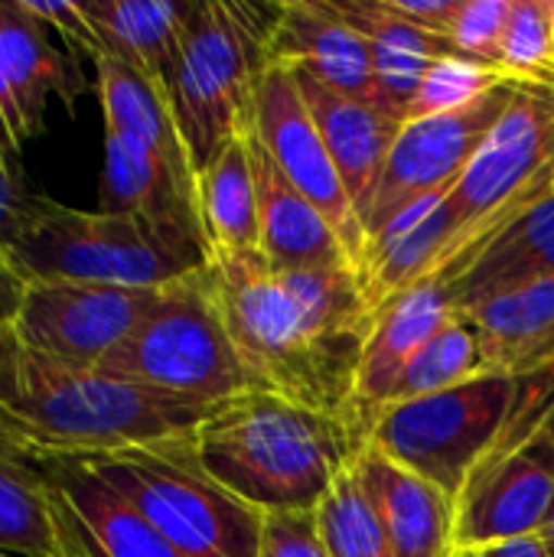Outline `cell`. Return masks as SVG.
Returning <instances> with one entry per match:
<instances>
[{"instance_id":"obj_39","label":"cell","mask_w":554,"mask_h":557,"mask_svg":"<svg viewBox=\"0 0 554 557\" xmlns=\"http://www.w3.org/2000/svg\"><path fill=\"white\" fill-rule=\"evenodd\" d=\"M389 3L398 16L438 36H451L454 20L464 7V0H389Z\"/></svg>"},{"instance_id":"obj_18","label":"cell","mask_w":554,"mask_h":557,"mask_svg":"<svg viewBox=\"0 0 554 557\" xmlns=\"http://www.w3.org/2000/svg\"><path fill=\"white\" fill-rule=\"evenodd\" d=\"M255 176L258 196V251L278 271H317V268H346L353 264L349 251L336 238L333 225L317 212V206L274 166L251 121L238 131ZM356 268V264H353Z\"/></svg>"},{"instance_id":"obj_43","label":"cell","mask_w":554,"mask_h":557,"mask_svg":"<svg viewBox=\"0 0 554 557\" xmlns=\"http://www.w3.org/2000/svg\"><path fill=\"white\" fill-rule=\"evenodd\" d=\"M552 26H554V0H552Z\"/></svg>"},{"instance_id":"obj_40","label":"cell","mask_w":554,"mask_h":557,"mask_svg":"<svg viewBox=\"0 0 554 557\" xmlns=\"http://www.w3.org/2000/svg\"><path fill=\"white\" fill-rule=\"evenodd\" d=\"M26 290H29V281L10 261V255L0 251V336L13 333L16 317H20L23 300H26Z\"/></svg>"},{"instance_id":"obj_32","label":"cell","mask_w":554,"mask_h":557,"mask_svg":"<svg viewBox=\"0 0 554 557\" xmlns=\"http://www.w3.org/2000/svg\"><path fill=\"white\" fill-rule=\"evenodd\" d=\"M500 69L519 82L554 85L552 0H513L500 42Z\"/></svg>"},{"instance_id":"obj_1","label":"cell","mask_w":554,"mask_h":557,"mask_svg":"<svg viewBox=\"0 0 554 557\" xmlns=\"http://www.w3.org/2000/svg\"><path fill=\"white\" fill-rule=\"evenodd\" d=\"M202 274L258 392L362 431L356 372L372 313L353 264L278 271L261 251H229L209 255Z\"/></svg>"},{"instance_id":"obj_13","label":"cell","mask_w":554,"mask_h":557,"mask_svg":"<svg viewBox=\"0 0 554 557\" xmlns=\"http://www.w3.org/2000/svg\"><path fill=\"white\" fill-rule=\"evenodd\" d=\"M251 127L271 153L274 166L317 206L349 251L353 264L366 248L359 212L343 186V176L310 117V108L287 65H268L255 85Z\"/></svg>"},{"instance_id":"obj_34","label":"cell","mask_w":554,"mask_h":557,"mask_svg":"<svg viewBox=\"0 0 554 557\" xmlns=\"http://www.w3.org/2000/svg\"><path fill=\"white\" fill-rule=\"evenodd\" d=\"M509 13H513V0H464L460 13L454 20L451 39L470 62L503 72L500 69V42H503Z\"/></svg>"},{"instance_id":"obj_19","label":"cell","mask_w":554,"mask_h":557,"mask_svg":"<svg viewBox=\"0 0 554 557\" xmlns=\"http://www.w3.org/2000/svg\"><path fill=\"white\" fill-rule=\"evenodd\" d=\"M307 108L310 117L317 121V131L343 176V186L359 212L372 202V193L382 180L385 160L402 134V124L389 114H382L372 101L346 95L340 88H330L327 82H320L313 72L300 69V65H287Z\"/></svg>"},{"instance_id":"obj_29","label":"cell","mask_w":554,"mask_h":557,"mask_svg":"<svg viewBox=\"0 0 554 557\" xmlns=\"http://www.w3.org/2000/svg\"><path fill=\"white\" fill-rule=\"evenodd\" d=\"M0 555L65 557L49 486L20 457L0 450Z\"/></svg>"},{"instance_id":"obj_37","label":"cell","mask_w":554,"mask_h":557,"mask_svg":"<svg viewBox=\"0 0 554 557\" xmlns=\"http://www.w3.org/2000/svg\"><path fill=\"white\" fill-rule=\"evenodd\" d=\"M509 421L545 434L554 444V362L542 372L519 379V395Z\"/></svg>"},{"instance_id":"obj_27","label":"cell","mask_w":554,"mask_h":557,"mask_svg":"<svg viewBox=\"0 0 554 557\" xmlns=\"http://www.w3.org/2000/svg\"><path fill=\"white\" fill-rule=\"evenodd\" d=\"M98 72V95L104 111V131L124 134L150 150H157L167 163H173L180 173L196 176V166L189 160V150L183 144L167 85L111 59L101 55L95 62Z\"/></svg>"},{"instance_id":"obj_15","label":"cell","mask_w":554,"mask_h":557,"mask_svg":"<svg viewBox=\"0 0 554 557\" xmlns=\"http://www.w3.org/2000/svg\"><path fill=\"white\" fill-rule=\"evenodd\" d=\"M49 486L65 555L180 557L167 539L82 457H20Z\"/></svg>"},{"instance_id":"obj_30","label":"cell","mask_w":554,"mask_h":557,"mask_svg":"<svg viewBox=\"0 0 554 557\" xmlns=\"http://www.w3.org/2000/svg\"><path fill=\"white\" fill-rule=\"evenodd\" d=\"M477 375H483L480 336H477V330H473V323L467 317H457L447 326H441L415 352V359L405 366V372L395 382V388H392V395H389L385 405L411 401V398H424V395H438V392L467 385Z\"/></svg>"},{"instance_id":"obj_21","label":"cell","mask_w":554,"mask_h":557,"mask_svg":"<svg viewBox=\"0 0 554 557\" xmlns=\"http://www.w3.org/2000/svg\"><path fill=\"white\" fill-rule=\"evenodd\" d=\"M353 470L379 512L395 557H457L454 499L415 470L362 444Z\"/></svg>"},{"instance_id":"obj_35","label":"cell","mask_w":554,"mask_h":557,"mask_svg":"<svg viewBox=\"0 0 554 557\" xmlns=\"http://www.w3.org/2000/svg\"><path fill=\"white\" fill-rule=\"evenodd\" d=\"M258 557H330L317 509L313 512H264Z\"/></svg>"},{"instance_id":"obj_28","label":"cell","mask_w":554,"mask_h":557,"mask_svg":"<svg viewBox=\"0 0 554 557\" xmlns=\"http://www.w3.org/2000/svg\"><path fill=\"white\" fill-rule=\"evenodd\" d=\"M196 206L209 242V255L258 251V196L242 134L232 144H225L209 166L196 173Z\"/></svg>"},{"instance_id":"obj_9","label":"cell","mask_w":554,"mask_h":557,"mask_svg":"<svg viewBox=\"0 0 554 557\" xmlns=\"http://www.w3.org/2000/svg\"><path fill=\"white\" fill-rule=\"evenodd\" d=\"M516 395L519 379L483 372L467 385L372 411L366 444L457 499L470 470L503 437Z\"/></svg>"},{"instance_id":"obj_16","label":"cell","mask_w":554,"mask_h":557,"mask_svg":"<svg viewBox=\"0 0 554 557\" xmlns=\"http://www.w3.org/2000/svg\"><path fill=\"white\" fill-rule=\"evenodd\" d=\"M542 277H554V189L428 281H434L464 317L473 304Z\"/></svg>"},{"instance_id":"obj_41","label":"cell","mask_w":554,"mask_h":557,"mask_svg":"<svg viewBox=\"0 0 554 557\" xmlns=\"http://www.w3.org/2000/svg\"><path fill=\"white\" fill-rule=\"evenodd\" d=\"M457 557H549V548H545L542 535L532 532V535L480 545V548H470V552H457Z\"/></svg>"},{"instance_id":"obj_8","label":"cell","mask_w":554,"mask_h":557,"mask_svg":"<svg viewBox=\"0 0 554 557\" xmlns=\"http://www.w3.org/2000/svg\"><path fill=\"white\" fill-rule=\"evenodd\" d=\"M552 189L554 85L519 82L513 104L444 196L451 242L434 274Z\"/></svg>"},{"instance_id":"obj_10","label":"cell","mask_w":554,"mask_h":557,"mask_svg":"<svg viewBox=\"0 0 554 557\" xmlns=\"http://www.w3.org/2000/svg\"><path fill=\"white\" fill-rule=\"evenodd\" d=\"M519 78H503L500 85H493L477 101L457 111L402 124V134L372 193V202L362 212L366 238L385 228L411 202L434 193H451V186L460 180L467 163L477 157L490 131L513 104Z\"/></svg>"},{"instance_id":"obj_12","label":"cell","mask_w":554,"mask_h":557,"mask_svg":"<svg viewBox=\"0 0 554 557\" xmlns=\"http://www.w3.org/2000/svg\"><path fill=\"white\" fill-rule=\"evenodd\" d=\"M163 287H101L36 281L26 290L13 339L69 369H98L150 313Z\"/></svg>"},{"instance_id":"obj_33","label":"cell","mask_w":554,"mask_h":557,"mask_svg":"<svg viewBox=\"0 0 554 557\" xmlns=\"http://www.w3.org/2000/svg\"><path fill=\"white\" fill-rule=\"evenodd\" d=\"M503 78H513V75H503V72H493V69H480V65L464 62V59L434 62L431 72L424 75L421 88L415 91L411 104H408L405 124L408 121H421V117H434V114L457 111V108L477 101L483 91H490Z\"/></svg>"},{"instance_id":"obj_38","label":"cell","mask_w":554,"mask_h":557,"mask_svg":"<svg viewBox=\"0 0 554 557\" xmlns=\"http://www.w3.org/2000/svg\"><path fill=\"white\" fill-rule=\"evenodd\" d=\"M33 199L36 196L26 193V186L13 173L10 160L0 153V251H10L13 242L20 238V232L29 219Z\"/></svg>"},{"instance_id":"obj_20","label":"cell","mask_w":554,"mask_h":557,"mask_svg":"<svg viewBox=\"0 0 554 557\" xmlns=\"http://www.w3.org/2000/svg\"><path fill=\"white\" fill-rule=\"evenodd\" d=\"M271 65H300L330 88L372 101V46L353 29L330 0H287L278 3V16L268 39Z\"/></svg>"},{"instance_id":"obj_42","label":"cell","mask_w":554,"mask_h":557,"mask_svg":"<svg viewBox=\"0 0 554 557\" xmlns=\"http://www.w3.org/2000/svg\"><path fill=\"white\" fill-rule=\"evenodd\" d=\"M539 535H542V542H545V548H549V557H554V503H552V509H549L545 525L539 529Z\"/></svg>"},{"instance_id":"obj_3","label":"cell","mask_w":554,"mask_h":557,"mask_svg":"<svg viewBox=\"0 0 554 557\" xmlns=\"http://www.w3.org/2000/svg\"><path fill=\"white\" fill-rule=\"evenodd\" d=\"M362 444L356 424L271 392L222 401L193 431L202 470L261 516L313 512Z\"/></svg>"},{"instance_id":"obj_11","label":"cell","mask_w":554,"mask_h":557,"mask_svg":"<svg viewBox=\"0 0 554 557\" xmlns=\"http://www.w3.org/2000/svg\"><path fill=\"white\" fill-rule=\"evenodd\" d=\"M554 503V444L519 424H506L496 447L470 470L454 499V545H480L532 535Z\"/></svg>"},{"instance_id":"obj_44","label":"cell","mask_w":554,"mask_h":557,"mask_svg":"<svg viewBox=\"0 0 554 557\" xmlns=\"http://www.w3.org/2000/svg\"><path fill=\"white\" fill-rule=\"evenodd\" d=\"M65 557H82V555H65Z\"/></svg>"},{"instance_id":"obj_25","label":"cell","mask_w":554,"mask_h":557,"mask_svg":"<svg viewBox=\"0 0 554 557\" xmlns=\"http://www.w3.org/2000/svg\"><path fill=\"white\" fill-rule=\"evenodd\" d=\"M444 196L434 193L411 202L402 215H395L385 228L366 238L359 255V281L376 317L385 304H392L408 287L428 281L451 242V225L444 215Z\"/></svg>"},{"instance_id":"obj_31","label":"cell","mask_w":554,"mask_h":557,"mask_svg":"<svg viewBox=\"0 0 554 557\" xmlns=\"http://www.w3.org/2000/svg\"><path fill=\"white\" fill-rule=\"evenodd\" d=\"M317 525L330 557H395L353 463L336 476L317 506Z\"/></svg>"},{"instance_id":"obj_36","label":"cell","mask_w":554,"mask_h":557,"mask_svg":"<svg viewBox=\"0 0 554 557\" xmlns=\"http://www.w3.org/2000/svg\"><path fill=\"white\" fill-rule=\"evenodd\" d=\"M23 7L49 33L56 29L72 55H91L98 62V42L91 36V26L85 23V16L78 10V0H23Z\"/></svg>"},{"instance_id":"obj_4","label":"cell","mask_w":554,"mask_h":557,"mask_svg":"<svg viewBox=\"0 0 554 557\" xmlns=\"http://www.w3.org/2000/svg\"><path fill=\"white\" fill-rule=\"evenodd\" d=\"M278 3L196 0L167 95L196 173L251 121L255 85L268 62Z\"/></svg>"},{"instance_id":"obj_6","label":"cell","mask_w":554,"mask_h":557,"mask_svg":"<svg viewBox=\"0 0 554 557\" xmlns=\"http://www.w3.org/2000/svg\"><path fill=\"white\" fill-rule=\"evenodd\" d=\"M167 539L180 557H258L261 512L222 490L199 463L193 434L82 457Z\"/></svg>"},{"instance_id":"obj_22","label":"cell","mask_w":554,"mask_h":557,"mask_svg":"<svg viewBox=\"0 0 554 557\" xmlns=\"http://www.w3.org/2000/svg\"><path fill=\"white\" fill-rule=\"evenodd\" d=\"M330 3L353 29H359L369 39L372 75H376L372 104L382 114L395 117L398 124H405L408 104L434 62L444 59L470 62L451 36H438L408 23L392 10L389 0H330Z\"/></svg>"},{"instance_id":"obj_17","label":"cell","mask_w":554,"mask_h":557,"mask_svg":"<svg viewBox=\"0 0 554 557\" xmlns=\"http://www.w3.org/2000/svg\"><path fill=\"white\" fill-rule=\"evenodd\" d=\"M98 209L137 215L209 251L199 206H196V176L180 173L157 150L114 131H104Z\"/></svg>"},{"instance_id":"obj_7","label":"cell","mask_w":554,"mask_h":557,"mask_svg":"<svg viewBox=\"0 0 554 557\" xmlns=\"http://www.w3.org/2000/svg\"><path fill=\"white\" fill-rule=\"evenodd\" d=\"M98 372L202 405H222L258 392L229 339L202 271L167 284L150 313Z\"/></svg>"},{"instance_id":"obj_24","label":"cell","mask_w":554,"mask_h":557,"mask_svg":"<svg viewBox=\"0 0 554 557\" xmlns=\"http://www.w3.org/2000/svg\"><path fill=\"white\" fill-rule=\"evenodd\" d=\"M483 349V372L526 379L554 362V277L500 290L464 313Z\"/></svg>"},{"instance_id":"obj_14","label":"cell","mask_w":554,"mask_h":557,"mask_svg":"<svg viewBox=\"0 0 554 557\" xmlns=\"http://www.w3.org/2000/svg\"><path fill=\"white\" fill-rule=\"evenodd\" d=\"M82 91L78 59L52 42L23 0H0V153L20 157L23 144L42 131L52 95L72 104Z\"/></svg>"},{"instance_id":"obj_45","label":"cell","mask_w":554,"mask_h":557,"mask_svg":"<svg viewBox=\"0 0 554 557\" xmlns=\"http://www.w3.org/2000/svg\"><path fill=\"white\" fill-rule=\"evenodd\" d=\"M0 557H13V555H0Z\"/></svg>"},{"instance_id":"obj_2","label":"cell","mask_w":554,"mask_h":557,"mask_svg":"<svg viewBox=\"0 0 554 557\" xmlns=\"http://www.w3.org/2000/svg\"><path fill=\"white\" fill-rule=\"evenodd\" d=\"M216 408L49 362L13 333L0 336V450L10 457H85L189 437Z\"/></svg>"},{"instance_id":"obj_26","label":"cell","mask_w":554,"mask_h":557,"mask_svg":"<svg viewBox=\"0 0 554 557\" xmlns=\"http://www.w3.org/2000/svg\"><path fill=\"white\" fill-rule=\"evenodd\" d=\"M193 7L196 0H85L78 3L98 42V59L111 55L163 85L176 62Z\"/></svg>"},{"instance_id":"obj_23","label":"cell","mask_w":554,"mask_h":557,"mask_svg":"<svg viewBox=\"0 0 554 557\" xmlns=\"http://www.w3.org/2000/svg\"><path fill=\"white\" fill-rule=\"evenodd\" d=\"M460 313L451 307L444 290L434 281H421L398 294L392 304H385L369 326L359 372H356V418L366 431V421L372 411H379L395 382L402 379L405 366L415 359V352L451 320Z\"/></svg>"},{"instance_id":"obj_5","label":"cell","mask_w":554,"mask_h":557,"mask_svg":"<svg viewBox=\"0 0 554 557\" xmlns=\"http://www.w3.org/2000/svg\"><path fill=\"white\" fill-rule=\"evenodd\" d=\"M20 274L62 284H101L157 290L209 264V251L137 215L82 212L46 196L33 199L29 219L7 251Z\"/></svg>"}]
</instances>
